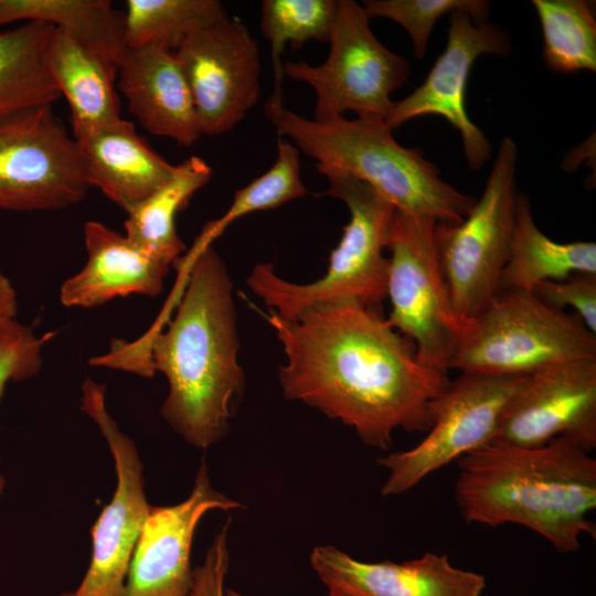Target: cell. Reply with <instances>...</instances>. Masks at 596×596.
Listing matches in <instances>:
<instances>
[{"label":"cell","instance_id":"cell-21","mask_svg":"<svg viewBox=\"0 0 596 596\" xmlns=\"http://www.w3.org/2000/svg\"><path fill=\"white\" fill-rule=\"evenodd\" d=\"M47 64L71 108L73 135L120 119L115 89L117 70L71 35L53 30Z\"/></svg>","mask_w":596,"mask_h":596},{"label":"cell","instance_id":"cell-20","mask_svg":"<svg viewBox=\"0 0 596 596\" xmlns=\"http://www.w3.org/2000/svg\"><path fill=\"white\" fill-rule=\"evenodd\" d=\"M92 188L128 213L167 183L175 172L123 118L73 135Z\"/></svg>","mask_w":596,"mask_h":596},{"label":"cell","instance_id":"cell-28","mask_svg":"<svg viewBox=\"0 0 596 596\" xmlns=\"http://www.w3.org/2000/svg\"><path fill=\"white\" fill-rule=\"evenodd\" d=\"M338 0H264L260 32L270 45L274 88L283 96L281 55L287 44L295 50L310 41L328 42Z\"/></svg>","mask_w":596,"mask_h":596},{"label":"cell","instance_id":"cell-18","mask_svg":"<svg viewBox=\"0 0 596 596\" xmlns=\"http://www.w3.org/2000/svg\"><path fill=\"white\" fill-rule=\"evenodd\" d=\"M117 76L131 114L147 131L183 147L202 136L174 51L155 44L127 47Z\"/></svg>","mask_w":596,"mask_h":596},{"label":"cell","instance_id":"cell-5","mask_svg":"<svg viewBox=\"0 0 596 596\" xmlns=\"http://www.w3.org/2000/svg\"><path fill=\"white\" fill-rule=\"evenodd\" d=\"M328 180L324 195L342 201L350 212L326 274L297 284L278 276L272 263H259L247 277L249 289L269 310L291 319L320 304L351 301L380 308L387 295V248L395 207L368 183L332 168L316 166Z\"/></svg>","mask_w":596,"mask_h":596},{"label":"cell","instance_id":"cell-22","mask_svg":"<svg viewBox=\"0 0 596 596\" xmlns=\"http://www.w3.org/2000/svg\"><path fill=\"white\" fill-rule=\"evenodd\" d=\"M576 273L596 274V244L552 241L536 226L529 196L518 192L514 231L499 291H532L542 281L562 280Z\"/></svg>","mask_w":596,"mask_h":596},{"label":"cell","instance_id":"cell-35","mask_svg":"<svg viewBox=\"0 0 596 596\" xmlns=\"http://www.w3.org/2000/svg\"><path fill=\"white\" fill-rule=\"evenodd\" d=\"M225 596H247V595H244V594H241L236 590H233V589H226L225 590ZM328 596H332V595H328Z\"/></svg>","mask_w":596,"mask_h":596},{"label":"cell","instance_id":"cell-7","mask_svg":"<svg viewBox=\"0 0 596 596\" xmlns=\"http://www.w3.org/2000/svg\"><path fill=\"white\" fill-rule=\"evenodd\" d=\"M518 148L504 137L485 190L459 223L438 222L434 237L439 266L457 317L468 323L499 295L515 224Z\"/></svg>","mask_w":596,"mask_h":596},{"label":"cell","instance_id":"cell-27","mask_svg":"<svg viewBox=\"0 0 596 596\" xmlns=\"http://www.w3.org/2000/svg\"><path fill=\"white\" fill-rule=\"evenodd\" d=\"M540 19L543 57L554 72L596 71V21L584 0H532Z\"/></svg>","mask_w":596,"mask_h":596},{"label":"cell","instance_id":"cell-17","mask_svg":"<svg viewBox=\"0 0 596 596\" xmlns=\"http://www.w3.org/2000/svg\"><path fill=\"white\" fill-rule=\"evenodd\" d=\"M312 570L332 596H481V574L454 566L446 554L394 563L358 561L332 545L316 546Z\"/></svg>","mask_w":596,"mask_h":596},{"label":"cell","instance_id":"cell-14","mask_svg":"<svg viewBox=\"0 0 596 596\" xmlns=\"http://www.w3.org/2000/svg\"><path fill=\"white\" fill-rule=\"evenodd\" d=\"M558 437L576 440L588 453L596 448L595 360L525 375L500 416L494 439L532 448Z\"/></svg>","mask_w":596,"mask_h":596},{"label":"cell","instance_id":"cell-30","mask_svg":"<svg viewBox=\"0 0 596 596\" xmlns=\"http://www.w3.org/2000/svg\"><path fill=\"white\" fill-rule=\"evenodd\" d=\"M362 6L371 19L386 18L402 25L413 43L416 58L427 52L429 35L436 22L455 11L468 13L477 24L487 22L490 4L485 0H364Z\"/></svg>","mask_w":596,"mask_h":596},{"label":"cell","instance_id":"cell-1","mask_svg":"<svg viewBox=\"0 0 596 596\" xmlns=\"http://www.w3.org/2000/svg\"><path fill=\"white\" fill-rule=\"evenodd\" d=\"M285 354L278 380L286 398L352 427L366 446L386 450L393 433H427L448 375L416 359L413 342L380 308L342 301L313 305L291 319L264 316Z\"/></svg>","mask_w":596,"mask_h":596},{"label":"cell","instance_id":"cell-3","mask_svg":"<svg viewBox=\"0 0 596 596\" xmlns=\"http://www.w3.org/2000/svg\"><path fill=\"white\" fill-rule=\"evenodd\" d=\"M455 500L467 523L519 524L561 553L596 536V459L576 440L558 437L540 447L491 443L457 460Z\"/></svg>","mask_w":596,"mask_h":596},{"label":"cell","instance_id":"cell-16","mask_svg":"<svg viewBox=\"0 0 596 596\" xmlns=\"http://www.w3.org/2000/svg\"><path fill=\"white\" fill-rule=\"evenodd\" d=\"M237 508L244 505L213 487L202 461L187 499L150 507L130 558L124 596H189L191 550L199 522L212 510Z\"/></svg>","mask_w":596,"mask_h":596},{"label":"cell","instance_id":"cell-9","mask_svg":"<svg viewBox=\"0 0 596 596\" xmlns=\"http://www.w3.org/2000/svg\"><path fill=\"white\" fill-rule=\"evenodd\" d=\"M436 223L429 216L395 211L387 245L386 321L413 342L421 364L447 375L469 322L453 309L435 245Z\"/></svg>","mask_w":596,"mask_h":596},{"label":"cell","instance_id":"cell-24","mask_svg":"<svg viewBox=\"0 0 596 596\" xmlns=\"http://www.w3.org/2000/svg\"><path fill=\"white\" fill-rule=\"evenodd\" d=\"M211 177V167L198 156L177 164L167 183L127 213L124 224L127 238L173 266L185 251L177 232L175 216Z\"/></svg>","mask_w":596,"mask_h":596},{"label":"cell","instance_id":"cell-15","mask_svg":"<svg viewBox=\"0 0 596 596\" xmlns=\"http://www.w3.org/2000/svg\"><path fill=\"white\" fill-rule=\"evenodd\" d=\"M510 51V38L498 25L477 24L462 11L449 13L444 52L425 81L407 97L395 102L384 120L386 126L393 130L424 115L441 116L459 132L469 168L479 170L491 158V145L467 114L465 94L469 73L480 55H507Z\"/></svg>","mask_w":596,"mask_h":596},{"label":"cell","instance_id":"cell-25","mask_svg":"<svg viewBox=\"0 0 596 596\" xmlns=\"http://www.w3.org/2000/svg\"><path fill=\"white\" fill-rule=\"evenodd\" d=\"M53 30L47 23L24 22L0 32V115L60 99L47 64Z\"/></svg>","mask_w":596,"mask_h":596},{"label":"cell","instance_id":"cell-32","mask_svg":"<svg viewBox=\"0 0 596 596\" xmlns=\"http://www.w3.org/2000/svg\"><path fill=\"white\" fill-rule=\"evenodd\" d=\"M532 292L555 309L573 308L586 328L596 333V274L576 273L562 280L542 281Z\"/></svg>","mask_w":596,"mask_h":596},{"label":"cell","instance_id":"cell-11","mask_svg":"<svg viewBox=\"0 0 596 596\" xmlns=\"http://www.w3.org/2000/svg\"><path fill=\"white\" fill-rule=\"evenodd\" d=\"M524 376L460 373L434 405L433 425L411 449L381 457L384 497L402 494L430 473L491 443L500 416Z\"/></svg>","mask_w":596,"mask_h":596},{"label":"cell","instance_id":"cell-13","mask_svg":"<svg viewBox=\"0 0 596 596\" xmlns=\"http://www.w3.org/2000/svg\"><path fill=\"white\" fill-rule=\"evenodd\" d=\"M174 53L202 136L228 132L257 104L259 46L241 19L227 15L196 30Z\"/></svg>","mask_w":596,"mask_h":596},{"label":"cell","instance_id":"cell-33","mask_svg":"<svg viewBox=\"0 0 596 596\" xmlns=\"http://www.w3.org/2000/svg\"><path fill=\"white\" fill-rule=\"evenodd\" d=\"M228 519L215 534L202 564L193 568L189 596H225V579L230 566Z\"/></svg>","mask_w":596,"mask_h":596},{"label":"cell","instance_id":"cell-26","mask_svg":"<svg viewBox=\"0 0 596 596\" xmlns=\"http://www.w3.org/2000/svg\"><path fill=\"white\" fill-rule=\"evenodd\" d=\"M125 6L127 47L175 51L191 33L228 15L217 0H127Z\"/></svg>","mask_w":596,"mask_h":596},{"label":"cell","instance_id":"cell-29","mask_svg":"<svg viewBox=\"0 0 596 596\" xmlns=\"http://www.w3.org/2000/svg\"><path fill=\"white\" fill-rule=\"evenodd\" d=\"M308 192L300 174L299 150L288 140L277 139V158L264 174L235 191L228 210L207 223L195 242L207 246L240 217L256 211L276 209Z\"/></svg>","mask_w":596,"mask_h":596},{"label":"cell","instance_id":"cell-34","mask_svg":"<svg viewBox=\"0 0 596 596\" xmlns=\"http://www.w3.org/2000/svg\"><path fill=\"white\" fill-rule=\"evenodd\" d=\"M18 297L10 279L0 272V322L15 319Z\"/></svg>","mask_w":596,"mask_h":596},{"label":"cell","instance_id":"cell-23","mask_svg":"<svg viewBox=\"0 0 596 596\" xmlns=\"http://www.w3.org/2000/svg\"><path fill=\"white\" fill-rule=\"evenodd\" d=\"M18 21L51 24L116 70L127 50L124 12L108 0H0V25Z\"/></svg>","mask_w":596,"mask_h":596},{"label":"cell","instance_id":"cell-10","mask_svg":"<svg viewBox=\"0 0 596 596\" xmlns=\"http://www.w3.org/2000/svg\"><path fill=\"white\" fill-rule=\"evenodd\" d=\"M92 188L78 145L52 105L0 115V209L52 211Z\"/></svg>","mask_w":596,"mask_h":596},{"label":"cell","instance_id":"cell-6","mask_svg":"<svg viewBox=\"0 0 596 596\" xmlns=\"http://www.w3.org/2000/svg\"><path fill=\"white\" fill-rule=\"evenodd\" d=\"M596 361V338L575 313L555 309L532 291L503 290L475 319L448 370L525 376L553 364Z\"/></svg>","mask_w":596,"mask_h":596},{"label":"cell","instance_id":"cell-12","mask_svg":"<svg viewBox=\"0 0 596 596\" xmlns=\"http://www.w3.org/2000/svg\"><path fill=\"white\" fill-rule=\"evenodd\" d=\"M105 393L106 386L91 379L82 384L81 408L94 419L109 447L117 483L92 528L91 562L74 590L76 596H124L130 558L151 507L138 449L109 415Z\"/></svg>","mask_w":596,"mask_h":596},{"label":"cell","instance_id":"cell-31","mask_svg":"<svg viewBox=\"0 0 596 596\" xmlns=\"http://www.w3.org/2000/svg\"><path fill=\"white\" fill-rule=\"evenodd\" d=\"M55 336L38 337L17 319L0 322V398L9 382L35 376L42 368L43 347Z\"/></svg>","mask_w":596,"mask_h":596},{"label":"cell","instance_id":"cell-2","mask_svg":"<svg viewBox=\"0 0 596 596\" xmlns=\"http://www.w3.org/2000/svg\"><path fill=\"white\" fill-rule=\"evenodd\" d=\"M173 266L179 272L173 318L139 341L111 342L89 363L145 377L162 373L169 392L161 416L188 444L206 449L228 433L245 386L233 284L212 245L192 246Z\"/></svg>","mask_w":596,"mask_h":596},{"label":"cell","instance_id":"cell-8","mask_svg":"<svg viewBox=\"0 0 596 596\" xmlns=\"http://www.w3.org/2000/svg\"><path fill=\"white\" fill-rule=\"evenodd\" d=\"M328 42L330 51L323 63L283 65L284 77L304 82L315 91L312 119L326 123L353 111L358 117L385 120L395 104L392 93L408 79V62L377 40L363 6L353 0L337 1Z\"/></svg>","mask_w":596,"mask_h":596},{"label":"cell","instance_id":"cell-36","mask_svg":"<svg viewBox=\"0 0 596 596\" xmlns=\"http://www.w3.org/2000/svg\"><path fill=\"white\" fill-rule=\"evenodd\" d=\"M4 487H6V478L0 471V498L3 493Z\"/></svg>","mask_w":596,"mask_h":596},{"label":"cell","instance_id":"cell-37","mask_svg":"<svg viewBox=\"0 0 596 596\" xmlns=\"http://www.w3.org/2000/svg\"><path fill=\"white\" fill-rule=\"evenodd\" d=\"M58 596H76L75 592H63Z\"/></svg>","mask_w":596,"mask_h":596},{"label":"cell","instance_id":"cell-19","mask_svg":"<svg viewBox=\"0 0 596 596\" xmlns=\"http://www.w3.org/2000/svg\"><path fill=\"white\" fill-rule=\"evenodd\" d=\"M85 266L60 289L65 307L94 308L132 294L157 296L172 266L97 221L84 225Z\"/></svg>","mask_w":596,"mask_h":596},{"label":"cell","instance_id":"cell-4","mask_svg":"<svg viewBox=\"0 0 596 596\" xmlns=\"http://www.w3.org/2000/svg\"><path fill=\"white\" fill-rule=\"evenodd\" d=\"M266 118L277 132L317 161L368 183L396 211L459 223L477 199L440 177L437 167L417 148L400 145L384 119L345 117L319 123L285 107L281 96L269 95Z\"/></svg>","mask_w":596,"mask_h":596}]
</instances>
